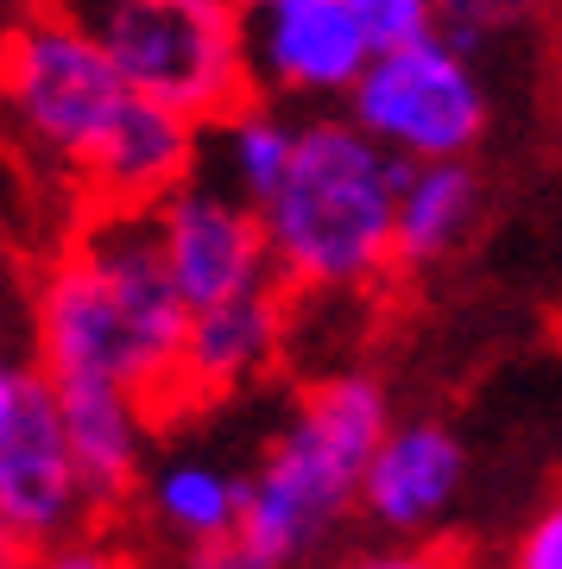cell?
<instances>
[{
	"label": "cell",
	"mask_w": 562,
	"mask_h": 569,
	"mask_svg": "<svg viewBox=\"0 0 562 569\" xmlns=\"http://www.w3.org/2000/svg\"><path fill=\"white\" fill-rule=\"evenodd\" d=\"M190 305L164 266L159 209H89L39 291L44 373H108L140 392L145 425L178 411V355Z\"/></svg>",
	"instance_id": "cell-1"
},
{
	"label": "cell",
	"mask_w": 562,
	"mask_h": 569,
	"mask_svg": "<svg viewBox=\"0 0 562 569\" xmlns=\"http://www.w3.org/2000/svg\"><path fill=\"white\" fill-rule=\"evenodd\" d=\"M399 164L354 114L303 121L279 197L260 209L279 279L335 291L380 284L399 266Z\"/></svg>",
	"instance_id": "cell-2"
},
{
	"label": "cell",
	"mask_w": 562,
	"mask_h": 569,
	"mask_svg": "<svg viewBox=\"0 0 562 569\" xmlns=\"http://www.w3.org/2000/svg\"><path fill=\"white\" fill-rule=\"evenodd\" d=\"M385 430V387L373 373L310 380L291 425L265 449L260 475L247 481L241 531L279 569H291L348 512V500H361L367 462Z\"/></svg>",
	"instance_id": "cell-3"
},
{
	"label": "cell",
	"mask_w": 562,
	"mask_h": 569,
	"mask_svg": "<svg viewBox=\"0 0 562 569\" xmlns=\"http://www.w3.org/2000/svg\"><path fill=\"white\" fill-rule=\"evenodd\" d=\"M32 7L96 39L140 96L202 127L228 121L260 96L247 63L241 0H32Z\"/></svg>",
	"instance_id": "cell-4"
},
{
	"label": "cell",
	"mask_w": 562,
	"mask_h": 569,
	"mask_svg": "<svg viewBox=\"0 0 562 569\" xmlns=\"http://www.w3.org/2000/svg\"><path fill=\"white\" fill-rule=\"evenodd\" d=\"M133 96L140 89L108 63V51L44 7H32V20H20L0 39V108H7V121H13L20 146L58 159L77 183L96 171L108 140L121 133Z\"/></svg>",
	"instance_id": "cell-5"
},
{
	"label": "cell",
	"mask_w": 562,
	"mask_h": 569,
	"mask_svg": "<svg viewBox=\"0 0 562 569\" xmlns=\"http://www.w3.org/2000/svg\"><path fill=\"white\" fill-rule=\"evenodd\" d=\"M348 114L399 159H462L486 133V89L462 44L423 32L373 51L348 89Z\"/></svg>",
	"instance_id": "cell-6"
},
{
	"label": "cell",
	"mask_w": 562,
	"mask_h": 569,
	"mask_svg": "<svg viewBox=\"0 0 562 569\" xmlns=\"http://www.w3.org/2000/svg\"><path fill=\"white\" fill-rule=\"evenodd\" d=\"M152 209H159L164 266H171V279H178L190 310L228 305V298L279 279V260H272V241H265V216L247 197L183 178Z\"/></svg>",
	"instance_id": "cell-7"
},
{
	"label": "cell",
	"mask_w": 562,
	"mask_h": 569,
	"mask_svg": "<svg viewBox=\"0 0 562 569\" xmlns=\"http://www.w3.org/2000/svg\"><path fill=\"white\" fill-rule=\"evenodd\" d=\"M253 89L279 96H348L373 63V39L348 0H247Z\"/></svg>",
	"instance_id": "cell-8"
},
{
	"label": "cell",
	"mask_w": 562,
	"mask_h": 569,
	"mask_svg": "<svg viewBox=\"0 0 562 569\" xmlns=\"http://www.w3.org/2000/svg\"><path fill=\"white\" fill-rule=\"evenodd\" d=\"M89 512L77 456L63 437L58 392L44 373H26L20 406L0 425V519L20 531V545H63Z\"/></svg>",
	"instance_id": "cell-9"
},
{
	"label": "cell",
	"mask_w": 562,
	"mask_h": 569,
	"mask_svg": "<svg viewBox=\"0 0 562 569\" xmlns=\"http://www.w3.org/2000/svg\"><path fill=\"white\" fill-rule=\"evenodd\" d=\"M284 355V291L279 279L260 291H241L228 305L190 310L178 355V406H209L228 392L253 387L265 367Z\"/></svg>",
	"instance_id": "cell-10"
},
{
	"label": "cell",
	"mask_w": 562,
	"mask_h": 569,
	"mask_svg": "<svg viewBox=\"0 0 562 569\" xmlns=\"http://www.w3.org/2000/svg\"><path fill=\"white\" fill-rule=\"evenodd\" d=\"M51 392H58V418L89 507H121L140 481V437H145L140 392L108 380V373H63V380H51Z\"/></svg>",
	"instance_id": "cell-11"
},
{
	"label": "cell",
	"mask_w": 562,
	"mask_h": 569,
	"mask_svg": "<svg viewBox=\"0 0 562 569\" xmlns=\"http://www.w3.org/2000/svg\"><path fill=\"white\" fill-rule=\"evenodd\" d=\"M462 443L442 425H399L385 430L373 462L361 481V507L380 519L385 531H423L436 526L449 500L462 493Z\"/></svg>",
	"instance_id": "cell-12"
},
{
	"label": "cell",
	"mask_w": 562,
	"mask_h": 569,
	"mask_svg": "<svg viewBox=\"0 0 562 569\" xmlns=\"http://www.w3.org/2000/svg\"><path fill=\"white\" fill-rule=\"evenodd\" d=\"M481 209V178L468 159H404L399 164V266L423 272L468 234Z\"/></svg>",
	"instance_id": "cell-13"
},
{
	"label": "cell",
	"mask_w": 562,
	"mask_h": 569,
	"mask_svg": "<svg viewBox=\"0 0 562 569\" xmlns=\"http://www.w3.org/2000/svg\"><path fill=\"white\" fill-rule=\"evenodd\" d=\"M241 507H247V481H234V475H221L209 462H171L152 481V512H159V526L178 531L183 545L234 531Z\"/></svg>",
	"instance_id": "cell-14"
},
{
	"label": "cell",
	"mask_w": 562,
	"mask_h": 569,
	"mask_svg": "<svg viewBox=\"0 0 562 569\" xmlns=\"http://www.w3.org/2000/svg\"><path fill=\"white\" fill-rule=\"evenodd\" d=\"M291 152H298V127L272 114L265 102H247L228 114V133H221V164H228V183L234 197H247L253 209H265L279 197L284 171H291Z\"/></svg>",
	"instance_id": "cell-15"
},
{
	"label": "cell",
	"mask_w": 562,
	"mask_h": 569,
	"mask_svg": "<svg viewBox=\"0 0 562 569\" xmlns=\"http://www.w3.org/2000/svg\"><path fill=\"white\" fill-rule=\"evenodd\" d=\"M348 7H354V20L367 26L373 51H392V44H404V39L436 32V0H348Z\"/></svg>",
	"instance_id": "cell-16"
},
{
	"label": "cell",
	"mask_w": 562,
	"mask_h": 569,
	"mask_svg": "<svg viewBox=\"0 0 562 569\" xmlns=\"http://www.w3.org/2000/svg\"><path fill=\"white\" fill-rule=\"evenodd\" d=\"M512 569H562V493H550V500H543V512L519 531Z\"/></svg>",
	"instance_id": "cell-17"
},
{
	"label": "cell",
	"mask_w": 562,
	"mask_h": 569,
	"mask_svg": "<svg viewBox=\"0 0 562 569\" xmlns=\"http://www.w3.org/2000/svg\"><path fill=\"white\" fill-rule=\"evenodd\" d=\"M183 569H279V563L234 526V531H221V538H197L190 557H183Z\"/></svg>",
	"instance_id": "cell-18"
},
{
	"label": "cell",
	"mask_w": 562,
	"mask_h": 569,
	"mask_svg": "<svg viewBox=\"0 0 562 569\" xmlns=\"http://www.w3.org/2000/svg\"><path fill=\"white\" fill-rule=\"evenodd\" d=\"M26 569H121V557L101 545H44V557Z\"/></svg>",
	"instance_id": "cell-19"
},
{
	"label": "cell",
	"mask_w": 562,
	"mask_h": 569,
	"mask_svg": "<svg viewBox=\"0 0 562 569\" xmlns=\"http://www.w3.org/2000/svg\"><path fill=\"white\" fill-rule=\"evenodd\" d=\"M348 569H462L449 550H380V557H361Z\"/></svg>",
	"instance_id": "cell-20"
},
{
	"label": "cell",
	"mask_w": 562,
	"mask_h": 569,
	"mask_svg": "<svg viewBox=\"0 0 562 569\" xmlns=\"http://www.w3.org/2000/svg\"><path fill=\"white\" fill-rule=\"evenodd\" d=\"M20 387H26V373L7 361V348H0V425L13 418V406H20Z\"/></svg>",
	"instance_id": "cell-21"
},
{
	"label": "cell",
	"mask_w": 562,
	"mask_h": 569,
	"mask_svg": "<svg viewBox=\"0 0 562 569\" xmlns=\"http://www.w3.org/2000/svg\"><path fill=\"white\" fill-rule=\"evenodd\" d=\"M20 531H13V526H7V519H0V569H20L26 563V557H20Z\"/></svg>",
	"instance_id": "cell-22"
},
{
	"label": "cell",
	"mask_w": 562,
	"mask_h": 569,
	"mask_svg": "<svg viewBox=\"0 0 562 569\" xmlns=\"http://www.w3.org/2000/svg\"><path fill=\"white\" fill-rule=\"evenodd\" d=\"M241 7H247V0H241Z\"/></svg>",
	"instance_id": "cell-23"
}]
</instances>
